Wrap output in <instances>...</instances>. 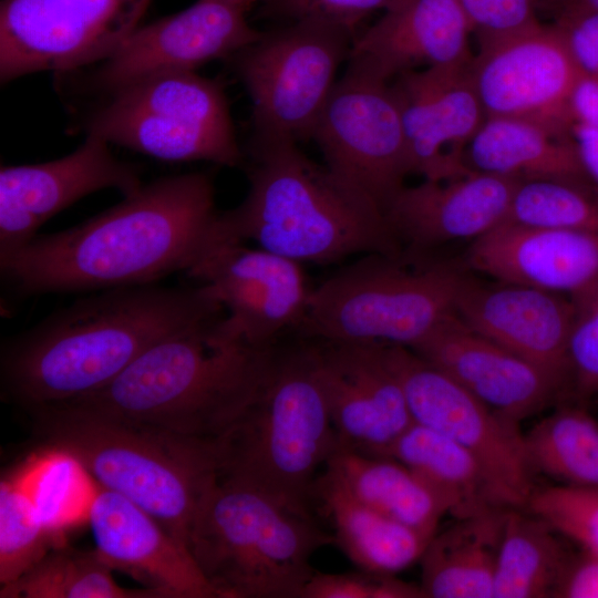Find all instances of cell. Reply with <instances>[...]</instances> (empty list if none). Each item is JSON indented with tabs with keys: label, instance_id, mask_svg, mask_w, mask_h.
<instances>
[{
	"label": "cell",
	"instance_id": "1",
	"mask_svg": "<svg viewBox=\"0 0 598 598\" xmlns=\"http://www.w3.org/2000/svg\"><path fill=\"white\" fill-rule=\"evenodd\" d=\"M219 214L207 173L161 177L74 227L38 235L0 261L1 276L21 296L157 283L220 244Z\"/></svg>",
	"mask_w": 598,
	"mask_h": 598
},
{
	"label": "cell",
	"instance_id": "2",
	"mask_svg": "<svg viewBox=\"0 0 598 598\" xmlns=\"http://www.w3.org/2000/svg\"><path fill=\"white\" fill-rule=\"evenodd\" d=\"M223 310L197 282L89 292L3 342V396L27 409L87 395L159 340Z\"/></svg>",
	"mask_w": 598,
	"mask_h": 598
},
{
	"label": "cell",
	"instance_id": "3",
	"mask_svg": "<svg viewBox=\"0 0 598 598\" xmlns=\"http://www.w3.org/2000/svg\"><path fill=\"white\" fill-rule=\"evenodd\" d=\"M243 165L248 190L219 214L221 244L252 240L299 264L402 252L383 209L298 143L251 140Z\"/></svg>",
	"mask_w": 598,
	"mask_h": 598
},
{
	"label": "cell",
	"instance_id": "4",
	"mask_svg": "<svg viewBox=\"0 0 598 598\" xmlns=\"http://www.w3.org/2000/svg\"><path fill=\"white\" fill-rule=\"evenodd\" d=\"M272 347L247 343L223 310L159 340L102 389L69 401L215 442L257 395Z\"/></svg>",
	"mask_w": 598,
	"mask_h": 598
},
{
	"label": "cell",
	"instance_id": "5",
	"mask_svg": "<svg viewBox=\"0 0 598 598\" xmlns=\"http://www.w3.org/2000/svg\"><path fill=\"white\" fill-rule=\"evenodd\" d=\"M24 410L49 452L76 463L99 487L130 499L187 545L196 512L218 477L215 442L171 434L73 401Z\"/></svg>",
	"mask_w": 598,
	"mask_h": 598
},
{
	"label": "cell",
	"instance_id": "6",
	"mask_svg": "<svg viewBox=\"0 0 598 598\" xmlns=\"http://www.w3.org/2000/svg\"><path fill=\"white\" fill-rule=\"evenodd\" d=\"M215 443L218 477L310 513L316 472L339 443L308 339L274 344L257 395Z\"/></svg>",
	"mask_w": 598,
	"mask_h": 598
},
{
	"label": "cell",
	"instance_id": "7",
	"mask_svg": "<svg viewBox=\"0 0 598 598\" xmlns=\"http://www.w3.org/2000/svg\"><path fill=\"white\" fill-rule=\"evenodd\" d=\"M334 543L310 513L219 478L193 519L187 547L218 598H299L310 558Z\"/></svg>",
	"mask_w": 598,
	"mask_h": 598
},
{
	"label": "cell",
	"instance_id": "8",
	"mask_svg": "<svg viewBox=\"0 0 598 598\" xmlns=\"http://www.w3.org/2000/svg\"><path fill=\"white\" fill-rule=\"evenodd\" d=\"M431 252L368 254L312 288L300 338L413 348L455 313L466 276Z\"/></svg>",
	"mask_w": 598,
	"mask_h": 598
},
{
	"label": "cell",
	"instance_id": "9",
	"mask_svg": "<svg viewBox=\"0 0 598 598\" xmlns=\"http://www.w3.org/2000/svg\"><path fill=\"white\" fill-rule=\"evenodd\" d=\"M86 120L93 135L169 162H245L224 83L196 71L142 79L107 94Z\"/></svg>",
	"mask_w": 598,
	"mask_h": 598
},
{
	"label": "cell",
	"instance_id": "10",
	"mask_svg": "<svg viewBox=\"0 0 598 598\" xmlns=\"http://www.w3.org/2000/svg\"><path fill=\"white\" fill-rule=\"evenodd\" d=\"M354 38L332 25L290 22L230 58L251 102L252 140L311 138Z\"/></svg>",
	"mask_w": 598,
	"mask_h": 598
},
{
	"label": "cell",
	"instance_id": "11",
	"mask_svg": "<svg viewBox=\"0 0 598 598\" xmlns=\"http://www.w3.org/2000/svg\"><path fill=\"white\" fill-rule=\"evenodd\" d=\"M380 351L402 388L413 422L470 452L508 508H526L534 493L533 470L519 423L484 404L413 350L380 344Z\"/></svg>",
	"mask_w": 598,
	"mask_h": 598
},
{
	"label": "cell",
	"instance_id": "12",
	"mask_svg": "<svg viewBox=\"0 0 598 598\" xmlns=\"http://www.w3.org/2000/svg\"><path fill=\"white\" fill-rule=\"evenodd\" d=\"M311 138L324 164L384 212L410 174L408 150L391 81L348 60Z\"/></svg>",
	"mask_w": 598,
	"mask_h": 598
},
{
	"label": "cell",
	"instance_id": "13",
	"mask_svg": "<svg viewBox=\"0 0 598 598\" xmlns=\"http://www.w3.org/2000/svg\"><path fill=\"white\" fill-rule=\"evenodd\" d=\"M151 1L3 0L1 82L99 64L141 25Z\"/></svg>",
	"mask_w": 598,
	"mask_h": 598
},
{
	"label": "cell",
	"instance_id": "14",
	"mask_svg": "<svg viewBox=\"0 0 598 598\" xmlns=\"http://www.w3.org/2000/svg\"><path fill=\"white\" fill-rule=\"evenodd\" d=\"M468 69L486 117H524L571 130L569 97L580 72L554 22L539 20L478 45Z\"/></svg>",
	"mask_w": 598,
	"mask_h": 598
},
{
	"label": "cell",
	"instance_id": "15",
	"mask_svg": "<svg viewBox=\"0 0 598 598\" xmlns=\"http://www.w3.org/2000/svg\"><path fill=\"white\" fill-rule=\"evenodd\" d=\"M256 0H196L184 10L138 25L99 63L93 84L111 93L142 79L168 72L196 71L230 59L257 41L248 12Z\"/></svg>",
	"mask_w": 598,
	"mask_h": 598
},
{
	"label": "cell",
	"instance_id": "16",
	"mask_svg": "<svg viewBox=\"0 0 598 598\" xmlns=\"http://www.w3.org/2000/svg\"><path fill=\"white\" fill-rule=\"evenodd\" d=\"M187 275L212 289L233 328L257 348L295 331L312 291L302 264L243 241L218 245Z\"/></svg>",
	"mask_w": 598,
	"mask_h": 598
},
{
	"label": "cell",
	"instance_id": "17",
	"mask_svg": "<svg viewBox=\"0 0 598 598\" xmlns=\"http://www.w3.org/2000/svg\"><path fill=\"white\" fill-rule=\"evenodd\" d=\"M106 141L86 135L72 153L0 171V261L39 234L51 217L81 198L113 188L126 196L142 186L137 168L113 155Z\"/></svg>",
	"mask_w": 598,
	"mask_h": 598
},
{
	"label": "cell",
	"instance_id": "18",
	"mask_svg": "<svg viewBox=\"0 0 598 598\" xmlns=\"http://www.w3.org/2000/svg\"><path fill=\"white\" fill-rule=\"evenodd\" d=\"M470 63L406 71L391 81L410 174L444 181L472 172L465 152L486 114L470 75Z\"/></svg>",
	"mask_w": 598,
	"mask_h": 598
},
{
	"label": "cell",
	"instance_id": "19",
	"mask_svg": "<svg viewBox=\"0 0 598 598\" xmlns=\"http://www.w3.org/2000/svg\"><path fill=\"white\" fill-rule=\"evenodd\" d=\"M308 340L339 450L381 456L413 420L380 344Z\"/></svg>",
	"mask_w": 598,
	"mask_h": 598
},
{
	"label": "cell",
	"instance_id": "20",
	"mask_svg": "<svg viewBox=\"0 0 598 598\" xmlns=\"http://www.w3.org/2000/svg\"><path fill=\"white\" fill-rule=\"evenodd\" d=\"M455 315L472 330L550 372L570 378L568 346L575 302L535 287L465 276Z\"/></svg>",
	"mask_w": 598,
	"mask_h": 598
},
{
	"label": "cell",
	"instance_id": "21",
	"mask_svg": "<svg viewBox=\"0 0 598 598\" xmlns=\"http://www.w3.org/2000/svg\"><path fill=\"white\" fill-rule=\"evenodd\" d=\"M411 350L484 404L517 423L545 406L565 383L472 330L455 313Z\"/></svg>",
	"mask_w": 598,
	"mask_h": 598
},
{
	"label": "cell",
	"instance_id": "22",
	"mask_svg": "<svg viewBox=\"0 0 598 598\" xmlns=\"http://www.w3.org/2000/svg\"><path fill=\"white\" fill-rule=\"evenodd\" d=\"M519 183L476 171L451 179H424L404 185L384 214L404 249L431 252L450 243L474 241L506 221Z\"/></svg>",
	"mask_w": 598,
	"mask_h": 598
},
{
	"label": "cell",
	"instance_id": "23",
	"mask_svg": "<svg viewBox=\"0 0 598 598\" xmlns=\"http://www.w3.org/2000/svg\"><path fill=\"white\" fill-rule=\"evenodd\" d=\"M467 265L577 301L598 290V234L506 220L472 241Z\"/></svg>",
	"mask_w": 598,
	"mask_h": 598
},
{
	"label": "cell",
	"instance_id": "24",
	"mask_svg": "<svg viewBox=\"0 0 598 598\" xmlns=\"http://www.w3.org/2000/svg\"><path fill=\"white\" fill-rule=\"evenodd\" d=\"M87 519L96 551L113 569L167 598H218L187 545L130 499L97 486Z\"/></svg>",
	"mask_w": 598,
	"mask_h": 598
},
{
	"label": "cell",
	"instance_id": "25",
	"mask_svg": "<svg viewBox=\"0 0 598 598\" xmlns=\"http://www.w3.org/2000/svg\"><path fill=\"white\" fill-rule=\"evenodd\" d=\"M471 34L455 0H401L357 34L348 60L392 81L406 71L468 64Z\"/></svg>",
	"mask_w": 598,
	"mask_h": 598
},
{
	"label": "cell",
	"instance_id": "26",
	"mask_svg": "<svg viewBox=\"0 0 598 598\" xmlns=\"http://www.w3.org/2000/svg\"><path fill=\"white\" fill-rule=\"evenodd\" d=\"M465 162L472 171L519 182L592 185L570 131L530 118L486 117L466 148Z\"/></svg>",
	"mask_w": 598,
	"mask_h": 598
},
{
	"label": "cell",
	"instance_id": "27",
	"mask_svg": "<svg viewBox=\"0 0 598 598\" xmlns=\"http://www.w3.org/2000/svg\"><path fill=\"white\" fill-rule=\"evenodd\" d=\"M455 519L435 533L421 556V589L432 598H493L507 511Z\"/></svg>",
	"mask_w": 598,
	"mask_h": 598
},
{
	"label": "cell",
	"instance_id": "28",
	"mask_svg": "<svg viewBox=\"0 0 598 598\" xmlns=\"http://www.w3.org/2000/svg\"><path fill=\"white\" fill-rule=\"evenodd\" d=\"M381 456L392 457L417 474L455 519L508 508L470 452L424 425L412 422Z\"/></svg>",
	"mask_w": 598,
	"mask_h": 598
},
{
	"label": "cell",
	"instance_id": "29",
	"mask_svg": "<svg viewBox=\"0 0 598 598\" xmlns=\"http://www.w3.org/2000/svg\"><path fill=\"white\" fill-rule=\"evenodd\" d=\"M326 474L370 508L433 537L447 508L411 468L386 456L337 451Z\"/></svg>",
	"mask_w": 598,
	"mask_h": 598
},
{
	"label": "cell",
	"instance_id": "30",
	"mask_svg": "<svg viewBox=\"0 0 598 598\" xmlns=\"http://www.w3.org/2000/svg\"><path fill=\"white\" fill-rule=\"evenodd\" d=\"M315 494L332 523L334 543L362 570L399 573L421 559L432 538L362 504L326 474L315 482Z\"/></svg>",
	"mask_w": 598,
	"mask_h": 598
},
{
	"label": "cell",
	"instance_id": "31",
	"mask_svg": "<svg viewBox=\"0 0 598 598\" xmlns=\"http://www.w3.org/2000/svg\"><path fill=\"white\" fill-rule=\"evenodd\" d=\"M557 534L534 514L508 509L497 554L493 598L555 597L570 559Z\"/></svg>",
	"mask_w": 598,
	"mask_h": 598
},
{
	"label": "cell",
	"instance_id": "32",
	"mask_svg": "<svg viewBox=\"0 0 598 598\" xmlns=\"http://www.w3.org/2000/svg\"><path fill=\"white\" fill-rule=\"evenodd\" d=\"M96 549L51 548L14 581L1 585V598H167L155 588H125Z\"/></svg>",
	"mask_w": 598,
	"mask_h": 598
},
{
	"label": "cell",
	"instance_id": "33",
	"mask_svg": "<svg viewBox=\"0 0 598 598\" xmlns=\"http://www.w3.org/2000/svg\"><path fill=\"white\" fill-rule=\"evenodd\" d=\"M524 435L533 472L560 485L598 489V420L585 409L563 406Z\"/></svg>",
	"mask_w": 598,
	"mask_h": 598
},
{
	"label": "cell",
	"instance_id": "34",
	"mask_svg": "<svg viewBox=\"0 0 598 598\" xmlns=\"http://www.w3.org/2000/svg\"><path fill=\"white\" fill-rule=\"evenodd\" d=\"M50 526L32 485L22 477L0 482V584L14 581L50 549Z\"/></svg>",
	"mask_w": 598,
	"mask_h": 598
},
{
	"label": "cell",
	"instance_id": "35",
	"mask_svg": "<svg viewBox=\"0 0 598 598\" xmlns=\"http://www.w3.org/2000/svg\"><path fill=\"white\" fill-rule=\"evenodd\" d=\"M507 220L598 234V188L559 181L520 182Z\"/></svg>",
	"mask_w": 598,
	"mask_h": 598
},
{
	"label": "cell",
	"instance_id": "36",
	"mask_svg": "<svg viewBox=\"0 0 598 598\" xmlns=\"http://www.w3.org/2000/svg\"><path fill=\"white\" fill-rule=\"evenodd\" d=\"M526 508L580 549L598 555V489L547 487L534 492Z\"/></svg>",
	"mask_w": 598,
	"mask_h": 598
},
{
	"label": "cell",
	"instance_id": "37",
	"mask_svg": "<svg viewBox=\"0 0 598 598\" xmlns=\"http://www.w3.org/2000/svg\"><path fill=\"white\" fill-rule=\"evenodd\" d=\"M401 0H262L264 12L287 22H316L347 30L357 37L369 16L386 11Z\"/></svg>",
	"mask_w": 598,
	"mask_h": 598
},
{
	"label": "cell",
	"instance_id": "38",
	"mask_svg": "<svg viewBox=\"0 0 598 598\" xmlns=\"http://www.w3.org/2000/svg\"><path fill=\"white\" fill-rule=\"evenodd\" d=\"M478 45L539 21L545 0H455Z\"/></svg>",
	"mask_w": 598,
	"mask_h": 598
},
{
	"label": "cell",
	"instance_id": "39",
	"mask_svg": "<svg viewBox=\"0 0 598 598\" xmlns=\"http://www.w3.org/2000/svg\"><path fill=\"white\" fill-rule=\"evenodd\" d=\"M421 587L370 571L320 574L315 571L299 598H417Z\"/></svg>",
	"mask_w": 598,
	"mask_h": 598
},
{
	"label": "cell",
	"instance_id": "40",
	"mask_svg": "<svg viewBox=\"0 0 598 598\" xmlns=\"http://www.w3.org/2000/svg\"><path fill=\"white\" fill-rule=\"evenodd\" d=\"M576 317L568 357L570 378L582 395L598 392V290L574 301Z\"/></svg>",
	"mask_w": 598,
	"mask_h": 598
},
{
	"label": "cell",
	"instance_id": "41",
	"mask_svg": "<svg viewBox=\"0 0 598 598\" xmlns=\"http://www.w3.org/2000/svg\"><path fill=\"white\" fill-rule=\"evenodd\" d=\"M553 17L580 74L598 80V11H569Z\"/></svg>",
	"mask_w": 598,
	"mask_h": 598
},
{
	"label": "cell",
	"instance_id": "42",
	"mask_svg": "<svg viewBox=\"0 0 598 598\" xmlns=\"http://www.w3.org/2000/svg\"><path fill=\"white\" fill-rule=\"evenodd\" d=\"M555 597L598 598V555L581 549L570 556Z\"/></svg>",
	"mask_w": 598,
	"mask_h": 598
},
{
	"label": "cell",
	"instance_id": "43",
	"mask_svg": "<svg viewBox=\"0 0 598 598\" xmlns=\"http://www.w3.org/2000/svg\"><path fill=\"white\" fill-rule=\"evenodd\" d=\"M569 113L574 123L598 130V80L580 74L569 97Z\"/></svg>",
	"mask_w": 598,
	"mask_h": 598
},
{
	"label": "cell",
	"instance_id": "44",
	"mask_svg": "<svg viewBox=\"0 0 598 598\" xmlns=\"http://www.w3.org/2000/svg\"><path fill=\"white\" fill-rule=\"evenodd\" d=\"M582 169L589 182L598 188V130L574 123L570 130Z\"/></svg>",
	"mask_w": 598,
	"mask_h": 598
},
{
	"label": "cell",
	"instance_id": "45",
	"mask_svg": "<svg viewBox=\"0 0 598 598\" xmlns=\"http://www.w3.org/2000/svg\"><path fill=\"white\" fill-rule=\"evenodd\" d=\"M598 11V0H546L545 10L553 16L569 11Z\"/></svg>",
	"mask_w": 598,
	"mask_h": 598
},
{
	"label": "cell",
	"instance_id": "46",
	"mask_svg": "<svg viewBox=\"0 0 598 598\" xmlns=\"http://www.w3.org/2000/svg\"><path fill=\"white\" fill-rule=\"evenodd\" d=\"M258 3H261L262 0H256Z\"/></svg>",
	"mask_w": 598,
	"mask_h": 598
},
{
	"label": "cell",
	"instance_id": "47",
	"mask_svg": "<svg viewBox=\"0 0 598 598\" xmlns=\"http://www.w3.org/2000/svg\"><path fill=\"white\" fill-rule=\"evenodd\" d=\"M545 2H546V0H545Z\"/></svg>",
	"mask_w": 598,
	"mask_h": 598
}]
</instances>
